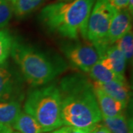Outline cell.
<instances>
[{
	"label": "cell",
	"mask_w": 133,
	"mask_h": 133,
	"mask_svg": "<svg viewBox=\"0 0 133 133\" xmlns=\"http://www.w3.org/2000/svg\"><path fill=\"white\" fill-rule=\"evenodd\" d=\"M62 120L65 126L90 129L102 121L94 87L84 77L76 74L60 83Z\"/></svg>",
	"instance_id": "1"
},
{
	"label": "cell",
	"mask_w": 133,
	"mask_h": 133,
	"mask_svg": "<svg viewBox=\"0 0 133 133\" xmlns=\"http://www.w3.org/2000/svg\"><path fill=\"white\" fill-rule=\"evenodd\" d=\"M95 0H73L44 7L40 14L43 24L64 38L76 39L79 34L86 38L87 22Z\"/></svg>",
	"instance_id": "2"
},
{
	"label": "cell",
	"mask_w": 133,
	"mask_h": 133,
	"mask_svg": "<svg viewBox=\"0 0 133 133\" xmlns=\"http://www.w3.org/2000/svg\"><path fill=\"white\" fill-rule=\"evenodd\" d=\"M10 54L26 81L33 87L46 85L66 68L59 58L18 41L13 42Z\"/></svg>",
	"instance_id": "3"
},
{
	"label": "cell",
	"mask_w": 133,
	"mask_h": 133,
	"mask_svg": "<svg viewBox=\"0 0 133 133\" xmlns=\"http://www.w3.org/2000/svg\"><path fill=\"white\" fill-rule=\"evenodd\" d=\"M24 111L33 116L44 132L62 127V95L55 84L42 86L30 91L24 105Z\"/></svg>",
	"instance_id": "4"
},
{
	"label": "cell",
	"mask_w": 133,
	"mask_h": 133,
	"mask_svg": "<svg viewBox=\"0 0 133 133\" xmlns=\"http://www.w3.org/2000/svg\"><path fill=\"white\" fill-rule=\"evenodd\" d=\"M93 6L87 22L86 38L101 56L111 46L106 42V37L117 10L109 0H97Z\"/></svg>",
	"instance_id": "5"
},
{
	"label": "cell",
	"mask_w": 133,
	"mask_h": 133,
	"mask_svg": "<svg viewBox=\"0 0 133 133\" xmlns=\"http://www.w3.org/2000/svg\"><path fill=\"white\" fill-rule=\"evenodd\" d=\"M63 51L72 65L86 72H88L100 59L97 50L90 44H70L64 47Z\"/></svg>",
	"instance_id": "6"
},
{
	"label": "cell",
	"mask_w": 133,
	"mask_h": 133,
	"mask_svg": "<svg viewBox=\"0 0 133 133\" xmlns=\"http://www.w3.org/2000/svg\"><path fill=\"white\" fill-rule=\"evenodd\" d=\"M22 81L19 74L4 62L0 65V102L19 101Z\"/></svg>",
	"instance_id": "7"
},
{
	"label": "cell",
	"mask_w": 133,
	"mask_h": 133,
	"mask_svg": "<svg viewBox=\"0 0 133 133\" xmlns=\"http://www.w3.org/2000/svg\"><path fill=\"white\" fill-rule=\"evenodd\" d=\"M130 30H132V14L127 8L118 10L111 21L106 42L109 45H112Z\"/></svg>",
	"instance_id": "8"
},
{
	"label": "cell",
	"mask_w": 133,
	"mask_h": 133,
	"mask_svg": "<svg viewBox=\"0 0 133 133\" xmlns=\"http://www.w3.org/2000/svg\"><path fill=\"white\" fill-rule=\"evenodd\" d=\"M94 92L102 118H112L122 113L123 109L126 107V105L122 102L95 87Z\"/></svg>",
	"instance_id": "9"
},
{
	"label": "cell",
	"mask_w": 133,
	"mask_h": 133,
	"mask_svg": "<svg viewBox=\"0 0 133 133\" xmlns=\"http://www.w3.org/2000/svg\"><path fill=\"white\" fill-rule=\"evenodd\" d=\"M101 63L117 75L124 77L127 59L118 48L115 44L109 47L105 52L103 57L99 59Z\"/></svg>",
	"instance_id": "10"
},
{
	"label": "cell",
	"mask_w": 133,
	"mask_h": 133,
	"mask_svg": "<svg viewBox=\"0 0 133 133\" xmlns=\"http://www.w3.org/2000/svg\"><path fill=\"white\" fill-rule=\"evenodd\" d=\"M95 88L99 89L115 99L127 106L129 99V86L126 81H113L107 83H93Z\"/></svg>",
	"instance_id": "11"
},
{
	"label": "cell",
	"mask_w": 133,
	"mask_h": 133,
	"mask_svg": "<svg viewBox=\"0 0 133 133\" xmlns=\"http://www.w3.org/2000/svg\"><path fill=\"white\" fill-rule=\"evenodd\" d=\"M12 127L19 133H43L42 127L38 121L27 113L25 111H21Z\"/></svg>",
	"instance_id": "12"
},
{
	"label": "cell",
	"mask_w": 133,
	"mask_h": 133,
	"mask_svg": "<svg viewBox=\"0 0 133 133\" xmlns=\"http://www.w3.org/2000/svg\"><path fill=\"white\" fill-rule=\"evenodd\" d=\"M21 111V104L19 101H1L0 124L12 127Z\"/></svg>",
	"instance_id": "13"
},
{
	"label": "cell",
	"mask_w": 133,
	"mask_h": 133,
	"mask_svg": "<svg viewBox=\"0 0 133 133\" xmlns=\"http://www.w3.org/2000/svg\"><path fill=\"white\" fill-rule=\"evenodd\" d=\"M88 73L93 81L98 83H107L113 81H126L124 77L118 76L113 71L105 67L100 61L91 67Z\"/></svg>",
	"instance_id": "14"
},
{
	"label": "cell",
	"mask_w": 133,
	"mask_h": 133,
	"mask_svg": "<svg viewBox=\"0 0 133 133\" xmlns=\"http://www.w3.org/2000/svg\"><path fill=\"white\" fill-rule=\"evenodd\" d=\"M102 120L111 133H132V124L123 113L112 118H102Z\"/></svg>",
	"instance_id": "15"
},
{
	"label": "cell",
	"mask_w": 133,
	"mask_h": 133,
	"mask_svg": "<svg viewBox=\"0 0 133 133\" xmlns=\"http://www.w3.org/2000/svg\"><path fill=\"white\" fill-rule=\"evenodd\" d=\"M44 0H10L14 14L18 18H24L40 7Z\"/></svg>",
	"instance_id": "16"
},
{
	"label": "cell",
	"mask_w": 133,
	"mask_h": 133,
	"mask_svg": "<svg viewBox=\"0 0 133 133\" xmlns=\"http://www.w3.org/2000/svg\"><path fill=\"white\" fill-rule=\"evenodd\" d=\"M13 38L8 30H0V65L5 62L10 54Z\"/></svg>",
	"instance_id": "17"
},
{
	"label": "cell",
	"mask_w": 133,
	"mask_h": 133,
	"mask_svg": "<svg viewBox=\"0 0 133 133\" xmlns=\"http://www.w3.org/2000/svg\"><path fill=\"white\" fill-rule=\"evenodd\" d=\"M123 52L127 61L132 58L133 56V35L132 30L124 35L114 44Z\"/></svg>",
	"instance_id": "18"
},
{
	"label": "cell",
	"mask_w": 133,
	"mask_h": 133,
	"mask_svg": "<svg viewBox=\"0 0 133 133\" xmlns=\"http://www.w3.org/2000/svg\"><path fill=\"white\" fill-rule=\"evenodd\" d=\"M13 8L10 2L0 1V30L5 28L13 16Z\"/></svg>",
	"instance_id": "19"
},
{
	"label": "cell",
	"mask_w": 133,
	"mask_h": 133,
	"mask_svg": "<svg viewBox=\"0 0 133 133\" xmlns=\"http://www.w3.org/2000/svg\"><path fill=\"white\" fill-rule=\"evenodd\" d=\"M51 133H90V132L89 129H87L78 128L72 126H65L56 129Z\"/></svg>",
	"instance_id": "20"
},
{
	"label": "cell",
	"mask_w": 133,
	"mask_h": 133,
	"mask_svg": "<svg viewBox=\"0 0 133 133\" xmlns=\"http://www.w3.org/2000/svg\"><path fill=\"white\" fill-rule=\"evenodd\" d=\"M111 5L117 10L127 8L128 0H109Z\"/></svg>",
	"instance_id": "21"
},
{
	"label": "cell",
	"mask_w": 133,
	"mask_h": 133,
	"mask_svg": "<svg viewBox=\"0 0 133 133\" xmlns=\"http://www.w3.org/2000/svg\"><path fill=\"white\" fill-rule=\"evenodd\" d=\"M89 130L90 133H111V132L105 125L101 124L100 123L95 125Z\"/></svg>",
	"instance_id": "22"
},
{
	"label": "cell",
	"mask_w": 133,
	"mask_h": 133,
	"mask_svg": "<svg viewBox=\"0 0 133 133\" xmlns=\"http://www.w3.org/2000/svg\"><path fill=\"white\" fill-rule=\"evenodd\" d=\"M0 133H19L11 126L0 124Z\"/></svg>",
	"instance_id": "23"
},
{
	"label": "cell",
	"mask_w": 133,
	"mask_h": 133,
	"mask_svg": "<svg viewBox=\"0 0 133 133\" xmlns=\"http://www.w3.org/2000/svg\"><path fill=\"white\" fill-rule=\"evenodd\" d=\"M0 1H8V2H10V0H0Z\"/></svg>",
	"instance_id": "24"
},
{
	"label": "cell",
	"mask_w": 133,
	"mask_h": 133,
	"mask_svg": "<svg viewBox=\"0 0 133 133\" xmlns=\"http://www.w3.org/2000/svg\"><path fill=\"white\" fill-rule=\"evenodd\" d=\"M60 1H69V0H60Z\"/></svg>",
	"instance_id": "25"
}]
</instances>
